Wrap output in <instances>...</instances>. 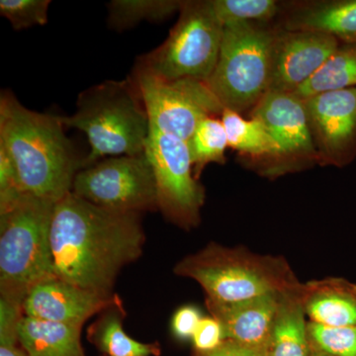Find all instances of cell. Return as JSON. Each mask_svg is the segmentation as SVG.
Here are the masks:
<instances>
[{
  "label": "cell",
  "instance_id": "1",
  "mask_svg": "<svg viewBox=\"0 0 356 356\" xmlns=\"http://www.w3.org/2000/svg\"><path fill=\"white\" fill-rule=\"evenodd\" d=\"M50 241L56 277L111 297L122 269L142 255L146 236L140 213L104 209L70 192L55 203Z\"/></svg>",
  "mask_w": 356,
  "mask_h": 356
},
{
  "label": "cell",
  "instance_id": "2",
  "mask_svg": "<svg viewBox=\"0 0 356 356\" xmlns=\"http://www.w3.org/2000/svg\"><path fill=\"white\" fill-rule=\"evenodd\" d=\"M60 116L28 109L11 91L0 96V147L13 161L25 193L58 202L81 170Z\"/></svg>",
  "mask_w": 356,
  "mask_h": 356
},
{
  "label": "cell",
  "instance_id": "3",
  "mask_svg": "<svg viewBox=\"0 0 356 356\" xmlns=\"http://www.w3.org/2000/svg\"><path fill=\"white\" fill-rule=\"evenodd\" d=\"M65 127L88 136L90 153L81 161V170L105 156L144 154L151 121L133 79L107 81L83 91L72 116H60Z\"/></svg>",
  "mask_w": 356,
  "mask_h": 356
},
{
  "label": "cell",
  "instance_id": "4",
  "mask_svg": "<svg viewBox=\"0 0 356 356\" xmlns=\"http://www.w3.org/2000/svg\"><path fill=\"white\" fill-rule=\"evenodd\" d=\"M55 202L22 193L0 205L1 299L23 307L26 296L53 277L51 222Z\"/></svg>",
  "mask_w": 356,
  "mask_h": 356
},
{
  "label": "cell",
  "instance_id": "5",
  "mask_svg": "<svg viewBox=\"0 0 356 356\" xmlns=\"http://www.w3.org/2000/svg\"><path fill=\"white\" fill-rule=\"evenodd\" d=\"M175 271L198 282L207 295L206 299L222 303L288 291L300 283L282 257L215 243L178 262Z\"/></svg>",
  "mask_w": 356,
  "mask_h": 356
},
{
  "label": "cell",
  "instance_id": "6",
  "mask_svg": "<svg viewBox=\"0 0 356 356\" xmlns=\"http://www.w3.org/2000/svg\"><path fill=\"white\" fill-rule=\"evenodd\" d=\"M275 23L224 26L216 67L206 81L224 109L248 114L270 88Z\"/></svg>",
  "mask_w": 356,
  "mask_h": 356
},
{
  "label": "cell",
  "instance_id": "7",
  "mask_svg": "<svg viewBox=\"0 0 356 356\" xmlns=\"http://www.w3.org/2000/svg\"><path fill=\"white\" fill-rule=\"evenodd\" d=\"M222 31L211 0L184 1L168 38L143 56L136 67L165 81H207L219 58Z\"/></svg>",
  "mask_w": 356,
  "mask_h": 356
},
{
  "label": "cell",
  "instance_id": "8",
  "mask_svg": "<svg viewBox=\"0 0 356 356\" xmlns=\"http://www.w3.org/2000/svg\"><path fill=\"white\" fill-rule=\"evenodd\" d=\"M72 192L117 212L159 209L156 179L146 153L112 156L83 168L74 177Z\"/></svg>",
  "mask_w": 356,
  "mask_h": 356
},
{
  "label": "cell",
  "instance_id": "9",
  "mask_svg": "<svg viewBox=\"0 0 356 356\" xmlns=\"http://www.w3.org/2000/svg\"><path fill=\"white\" fill-rule=\"evenodd\" d=\"M145 153L156 179L159 209L178 227L197 226L205 193L194 177L188 143L151 125Z\"/></svg>",
  "mask_w": 356,
  "mask_h": 356
},
{
  "label": "cell",
  "instance_id": "10",
  "mask_svg": "<svg viewBox=\"0 0 356 356\" xmlns=\"http://www.w3.org/2000/svg\"><path fill=\"white\" fill-rule=\"evenodd\" d=\"M133 81L139 89L151 125L188 143L206 117H221L224 107L206 81L193 79L165 81L136 67Z\"/></svg>",
  "mask_w": 356,
  "mask_h": 356
},
{
  "label": "cell",
  "instance_id": "11",
  "mask_svg": "<svg viewBox=\"0 0 356 356\" xmlns=\"http://www.w3.org/2000/svg\"><path fill=\"white\" fill-rule=\"evenodd\" d=\"M250 118L261 121L280 147L278 156L257 172L261 177L276 179L320 165L305 102L294 93L268 91Z\"/></svg>",
  "mask_w": 356,
  "mask_h": 356
},
{
  "label": "cell",
  "instance_id": "12",
  "mask_svg": "<svg viewBox=\"0 0 356 356\" xmlns=\"http://www.w3.org/2000/svg\"><path fill=\"white\" fill-rule=\"evenodd\" d=\"M304 102L320 165H350L356 159V88L322 93Z\"/></svg>",
  "mask_w": 356,
  "mask_h": 356
},
{
  "label": "cell",
  "instance_id": "13",
  "mask_svg": "<svg viewBox=\"0 0 356 356\" xmlns=\"http://www.w3.org/2000/svg\"><path fill=\"white\" fill-rule=\"evenodd\" d=\"M275 26L269 91L293 93L322 67L339 42L323 33L286 31Z\"/></svg>",
  "mask_w": 356,
  "mask_h": 356
},
{
  "label": "cell",
  "instance_id": "14",
  "mask_svg": "<svg viewBox=\"0 0 356 356\" xmlns=\"http://www.w3.org/2000/svg\"><path fill=\"white\" fill-rule=\"evenodd\" d=\"M115 306H119L115 296H103L53 276L28 293L23 312L27 317L83 325L95 314Z\"/></svg>",
  "mask_w": 356,
  "mask_h": 356
},
{
  "label": "cell",
  "instance_id": "15",
  "mask_svg": "<svg viewBox=\"0 0 356 356\" xmlns=\"http://www.w3.org/2000/svg\"><path fill=\"white\" fill-rule=\"evenodd\" d=\"M275 24L286 31L323 33L356 44V0L281 1Z\"/></svg>",
  "mask_w": 356,
  "mask_h": 356
},
{
  "label": "cell",
  "instance_id": "16",
  "mask_svg": "<svg viewBox=\"0 0 356 356\" xmlns=\"http://www.w3.org/2000/svg\"><path fill=\"white\" fill-rule=\"evenodd\" d=\"M282 293H269L232 303L206 299V306L211 317L221 324L225 339L270 348L274 321Z\"/></svg>",
  "mask_w": 356,
  "mask_h": 356
},
{
  "label": "cell",
  "instance_id": "17",
  "mask_svg": "<svg viewBox=\"0 0 356 356\" xmlns=\"http://www.w3.org/2000/svg\"><path fill=\"white\" fill-rule=\"evenodd\" d=\"M298 294L309 322L356 327V284L339 277L300 283Z\"/></svg>",
  "mask_w": 356,
  "mask_h": 356
},
{
  "label": "cell",
  "instance_id": "18",
  "mask_svg": "<svg viewBox=\"0 0 356 356\" xmlns=\"http://www.w3.org/2000/svg\"><path fill=\"white\" fill-rule=\"evenodd\" d=\"M81 325L64 324L24 317L18 329V343L28 356H84Z\"/></svg>",
  "mask_w": 356,
  "mask_h": 356
},
{
  "label": "cell",
  "instance_id": "19",
  "mask_svg": "<svg viewBox=\"0 0 356 356\" xmlns=\"http://www.w3.org/2000/svg\"><path fill=\"white\" fill-rule=\"evenodd\" d=\"M221 120L229 147L238 151L243 165L254 172L257 173L262 166L280 154V145L268 129L257 119H245L236 112L224 109Z\"/></svg>",
  "mask_w": 356,
  "mask_h": 356
},
{
  "label": "cell",
  "instance_id": "20",
  "mask_svg": "<svg viewBox=\"0 0 356 356\" xmlns=\"http://www.w3.org/2000/svg\"><path fill=\"white\" fill-rule=\"evenodd\" d=\"M300 283L281 294L271 334L270 356H310L308 322L298 294Z\"/></svg>",
  "mask_w": 356,
  "mask_h": 356
},
{
  "label": "cell",
  "instance_id": "21",
  "mask_svg": "<svg viewBox=\"0 0 356 356\" xmlns=\"http://www.w3.org/2000/svg\"><path fill=\"white\" fill-rule=\"evenodd\" d=\"M356 88V44L339 43L322 67L294 95L305 100L322 93Z\"/></svg>",
  "mask_w": 356,
  "mask_h": 356
},
{
  "label": "cell",
  "instance_id": "22",
  "mask_svg": "<svg viewBox=\"0 0 356 356\" xmlns=\"http://www.w3.org/2000/svg\"><path fill=\"white\" fill-rule=\"evenodd\" d=\"M181 0H113L110 2L108 22L115 30H125L143 21L161 22L179 13Z\"/></svg>",
  "mask_w": 356,
  "mask_h": 356
},
{
  "label": "cell",
  "instance_id": "23",
  "mask_svg": "<svg viewBox=\"0 0 356 356\" xmlns=\"http://www.w3.org/2000/svg\"><path fill=\"white\" fill-rule=\"evenodd\" d=\"M194 177L198 179L209 163H226L228 138L219 117H206L201 120L188 142Z\"/></svg>",
  "mask_w": 356,
  "mask_h": 356
},
{
  "label": "cell",
  "instance_id": "24",
  "mask_svg": "<svg viewBox=\"0 0 356 356\" xmlns=\"http://www.w3.org/2000/svg\"><path fill=\"white\" fill-rule=\"evenodd\" d=\"M98 348L109 356H151L159 355L154 344L139 343L124 332L117 312L106 313L95 330Z\"/></svg>",
  "mask_w": 356,
  "mask_h": 356
},
{
  "label": "cell",
  "instance_id": "25",
  "mask_svg": "<svg viewBox=\"0 0 356 356\" xmlns=\"http://www.w3.org/2000/svg\"><path fill=\"white\" fill-rule=\"evenodd\" d=\"M211 6L222 26L236 23H275L281 1L276 0H211Z\"/></svg>",
  "mask_w": 356,
  "mask_h": 356
},
{
  "label": "cell",
  "instance_id": "26",
  "mask_svg": "<svg viewBox=\"0 0 356 356\" xmlns=\"http://www.w3.org/2000/svg\"><path fill=\"white\" fill-rule=\"evenodd\" d=\"M312 350L332 356H356V327H327L308 322Z\"/></svg>",
  "mask_w": 356,
  "mask_h": 356
},
{
  "label": "cell",
  "instance_id": "27",
  "mask_svg": "<svg viewBox=\"0 0 356 356\" xmlns=\"http://www.w3.org/2000/svg\"><path fill=\"white\" fill-rule=\"evenodd\" d=\"M50 0H1L0 14L13 29L23 30L48 22Z\"/></svg>",
  "mask_w": 356,
  "mask_h": 356
},
{
  "label": "cell",
  "instance_id": "28",
  "mask_svg": "<svg viewBox=\"0 0 356 356\" xmlns=\"http://www.w3.org/2000/svg\"><path fill=\"white\" fill-rule=\"evenodd\" d=\"M24 317L23 307L0 299V346H16L18 329Z\"/></svg>",
  "mask_w": 356,
  "mask_h": 356
},
{
  "label": "cell",
  "instance_id": "29",
  "mask_svg": "<svg viewBox=\"0 0 356 356\" xmlns=\"http://www.w3.org/2000/svg\"><path fill=\"white\" fill-rule=\"evenodd\" d=\"M192 341L198 353L216 350L225 341L221 324L215 318H203L199 323Z\"/></svg>",
  "mask_w": 356,
  "mask_h": 356
},
{
  "label": "cell",
  "instance_id": "30",
  "mask_svg": "<svg viewBox=\"0 0 356 356\" xmlns=\"http://www.w3.org/2000/svg\"><path fill=\"white\" fill-rule=\"evenodd\" d=\"M200 311L194 306H184L175 312L172 320L173 334L178 339H192L199 323L202 320Z\"/></svg>",
  "mask_w": 356,
  "mask_h": 356
},
{
  "label": "cell",
  "instance_id": "31",
  "mask_svg": "<svg viewBox=\"0 0 356 356\" xmlns=\"http://www.w3.org/2000/svg\"><path fill=\"white\" fill-rule=\"evenodd\" d=\"M197 356H270V348L247 346L231 339H225L216 350L198 353Z\"/></svg>",
  "mask_w": 356,
  "mask_h": 356
},
{
  "label": "cell",
  "instance_id": "32",
  "mask_svg": "<svg viewBox=\"0 0 356 356\" xmlns=\"http://www.w3.org/2000/svg\"><path fill=\"white\" fill-rule=\"evenodd\" d=\"M0 356H28L25 351L18 348L16 346H0Z\"/></svg>",
  "mask_w": 356,
  "mask_h": 356
},
{
  "label": "cell",
  "instance_id": "33",
  "mask_svg": "<svg viewBox=\"0 0 356 356\" xmlns=\"http://www.w3.org/2000/svg\"><path fill=\"white\" fill-rule=\"evenodd\" d=\"M310 356H332V355H327V353H320V351H316V350H311Z\"/></svg>",
  "mask_w": 356,
  "mask_h": 356
}]
</instances>
